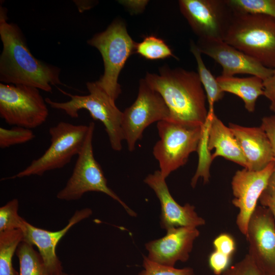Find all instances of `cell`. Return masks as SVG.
Instances as JSON below:
<instances>
[{"instance_id": "obj_32", "label": "cell", "mask_w": 275, "mask_h": 275, "mask_svg": "<svg viewBox=\"0 0 275 275\" xmlns=\"http://www.w3.org/2000/svg\"><path fill=\"white\" fill-rule=\"evenodd\" d=\"M261 127L266 133L272 148L275 161V114L264 117Z\"/></svg>"}, {"instance_id": "obj_14", "label": "cell", "mask_w": 275, "mask_h": 275, "mask_svg": "<svg viewBox=\"0 0 275 275\" xmlns=\"http://www.w3.org/2000/svg\"><path fill=\"white\" fill-rule=\"evenodd\" d=\"M196 45L202 53L210 57L221 66L223 76L247 74L259 77L263 80L272 73V69L264 66L223 40L198 39Z\"/></svg>"}, {"instance_id": "obj_29", "label": "cell", "mask_w": 275, "mask_h": 275, "mask_svg": "<svg viewBox=\"0 0 275 275\" xmlns=\"http://www.w3.org/2000/svg\"><path fill=\"white\" fill-rule=\"evenodd\" d=\"M221 275H264L252 258L246 254L240 261L230 266Z\"/></svg>"}, {"instance_id": "obj_25", "label": "cell", "mask_w": 275, "mask_h": 275, "mask_svg": "<svg viewBox=\"0 0 275 275\" xmlns=\"http://www.w3.org/2000/svg\"><path fill=\"white\" fill-rule=\"evenodd\" d=\"M134 52L151 60L174 57L172 50L164 41L154 35L147 36L142 42L136 43Z\"/></svg>"}, {"instance_id": "obj_26", "label": "cell", "mask_w": 275, "mask_h": 275, "mask_svg": "<svg viewBox=\"0 0 275 275\" xmlns=\"http://www.w3.org/2000/svg\"><path fill=\"white\" fill-rule=\"evenodd\" d=\"M19 201L13 199L0 208V232L23 228L26 220L18 214Z\"/></svg>"}, {"instance_id": "obj_28", "label": "cell", "mask_w": 275, "mask_h": 275, "mask_svg": "<svg viewBox=\"0 0 275 275\" xmlns=\"http://www.w3.org/2000/svg\"><path fill=\"white\" fill-rule=\"evenodd\" d=\"M142 270L139 275H190L194 272L190 267L176 268L160 264L151 261L147 256L143 257Z\"/></svg>"}, {"instance_id": "obj_10", "label": "cell", "mask_w": 275, "mask_h": 275, "mask_svg": "<svg viewBox=\"0 0 275 275\" xmlns=\"http://www.w3.org/2000/svg\"><path fill=\"white\" fill-rule=\"evenodd\" d=\"M169 118L170 111L161 95L145 79H141L136 100L123 112L122 129L128 150H134L136 142L148 126Z\"/></svg>"}, {"instance_id": "obj_7", "label": "cell", "mask_w": 275, "mask_h": 275, "mask_svg": "<svg viewBox=\"0 0 275 275\" xmlns=\"http://www.w3.org/2000/svg\"><path fill=\"white\" fill-rule=\"evenodd\" d=\"M95 124H89V131L84 146L77 155L72 173L66 185L57 194V198L67 201L80 199L87 192L104 193L117 201L131 216L137 214L131 210L107 184L102 169L95 159L92 140Z\"/></svg>"}, {"instance_id": "obj_23", "label": "cell", "mask_w": 275, "mask_h": 275, "mask_svg": "<svg viewBox=\"0 0 275 275\" xmlns=\"http://www.w3.org/2000/svg\"><path fill=\"white\" fill-rule=\"evenodd\" d=\"M30 243L22 241L16 254L19 260V275H51L39 252Z\"/></svg>"}, {"instance_id": "obj_8", "label": "cell", "mask_w": 275, "mask_h": 275, "mask_svg": "<svg viewBox=\"0 0 275 275\" xmlns=\"http://www.w3.org/2000/svg\"><path fill=\"white\" fill-rule=\"evenodd\" d=\"M89 131V124L74 125L61 121L50 127V145L39 158L11 179L33 175L42 176L45 172L61 169L80 152Z\"/></svg>"}, {"instance_id": "obj_33", "label": "cell", "mask_w": 275, "mask_h": 275, "mask_svg": "<svg viewBox=\"0 0 275 275\" xmlns=\"http://www.w3.org/2000/svg\"><path fill=\"white\" fill-rule=\"evenodd\" d=\"M264 94L271 102L275 101V68L272 74L263 80Z\"/></svg>"}, {"instance_id": "obj_30", "label": "cell", "mask_w": 275, "mask_h": 275, "mask_svg": "<svg viewBox=\"0 0 275 275\" xmlns=\"http://www.w3.org/2000/svg\"><path fill=\"white\" fill-rule=\"evenodd\" d=\"M231 257L214 250L208 258L209 266L215 275H221L230 266Z\"/></svg>"}, {"instance_id": "obj_4", "label": "cell", "mask_w": 275, "mask_h": 275, "mask_svg": "<svg viewBox=\"0 0 275 275\" xmlns=\"http://www.w3.org/2000/svg\"><path fill=\"white\" fill-rule=\"evenodd\" d=\"M87 43L99 51L103 61L104 73L96 81L115 101L121 93L118 81L119 74L134 52L136 43L120 19L115 20L104 31L95 34Z\"/></svg>"}, {"instance_id": "obj_11", "label": "cell", "mask_w": 275, "mask_h": 275, "mask_svg": "<svg viewBox=\"0 0 275 275\" xmlns=\"http://www.w3.org/2000/svg\"><path fill=\"white\" fill-rule=\"evenodd\" d=\"M178 4L198 39L223 40L234 14L226 0H180Z\"/></svg>"}, {"instance_id": "obj_17", "label": "cell", "mask_w": 275, "mask_h": 275, "mask_svg": "<svg viewBox=\"0 0 275 275\" xmlns=\"http://www.w3.org/2000/svg\"><path fill=\"white\" fill-rule=\"evenodd\" d=\"M92 210L85 208L75 211L67 224L62 229L51 231L34 226L26 221L22 229L23 240L38 249L51 275L63 271L61 262L56 254V247L60 240L75 225L90 217Z\"/></svg>"}, {"instance_id": "obj_16", "label": "cell", "mask_w": 275, "mask_h": 275, "mask_svg": "<svg viewBox=\"0 0 275 275\" xmlns=\"http://www.w3.org/2000/svg\"><path fill=\"white\" fill-rule=\"evenodd\" d=\"M200 232L196 227H180L167 230L163 237L145 244L147 257L163 265L174 267L177 261L186 262Z\"/></svg>"}, {"instance_id": "obj_9", "label": "cell", "mask_w": 275, "mask_h": 275, "mask_svg": "<svg viewBox=\"0 0 275 275\" xmlns=\"http://www.w3.org/2000/svg\"><path fill=\"white\" fill-rule=\"evenodd\" d=\"M46 103L36 88L0 84V116L10 125L30 129L40 126L48 116Z\"/></svg>"}, {"instance_id": "obj_39", "label": "cell", "mask_w": 275, "mask_h": 275, "mask_svg": "<svg viewBox=\"0 0 275 275\" xmlns=\"http://www.w3.org/2000/svg\"><path fill=\"white\" fill-rule=\"evenodd\" d=\"M264 275H275V271L269 273H264Z\"/></svg>"}, {"instance_id": "obj_12", "label": "cell", "mask_w": 275, "mask_h": 275, "mask_svg": "<svg viewBox=\"0 0 275 275\" xmlns=\"http://www.w3.org/2000/svg\"><path fill=\"white\" fill-rule=\"evenodd\" d=\"M248 254L264 273L275 271V219L267 207L257 206L249 221Z\"/></svg>"}, {"instance_id": "obj_20", "label": "cell", "mask_w": 275, "mask_h": 275, "mask_svg": "<svg viewBox=\"0 0 275 275\" xmlns=\"http://www.w3.org/2000/svg\"><path fill=\"white\" fill-rule=\"evenodd\" d=\"M216 80L224 92L233 94L240 98L245 109L250 113L255 111L258 97L264 94L263 79L256 76L241 78L221 75L216 77Z\"/></svg>"}, {"instance_id": "obj_15", "label": "cell", "mask_w": 275, "mask_h": 275, "mask_svg": "<svg viewBox=\"0 0 275 275\" xmlns=\"http://www.w3.org/2000/svg\"><path fill=\"white\" fill-rule=\"evenodd\" d=\"M144 182L154 190L160 201V225L162 229L167 230L180 227L197 228L205 224L204 219L196 212L194 206L189 203L181 206L174 200L159 170L149 174Z\"/></svg>"}, {"instance_id": "obj_31", "label": "cell", "mask_w": 275, "mask_h": 275, "mask_svg": "<svg viewBox=\"0 0 275 275\" xmlns=\"http://www.w3.org/2000/svg\"><path fill=\"white\" fill-rule=\"evenodd\" d=\"M215 250L232 257L236 249V243L233 237L227 233L218 235L213 240Z\"/></svg>"}, {"instance_id": "obj_27", "label": "cell", "mask_w": 275, "mask_h": 275, "mask_svg": "<svg viewBox=\"0 0 275 275\" xmlns=\"http://www.w3.org/2000/svg\"><path fill=\"white\" fill-rule=\"evenodd\" d=\"M35 138V135L30 129L16 126L9 129L0 127L1 149L26 143Z\"/></svg>"}, {"instance_id": "obj_5", "label": "cell", "mask_w": 275, "mask_h": 275, "mask_svg": "<svg viewBox=\"0 0 275 275\" xmlns=\"http://www.w3.org/2000/svg\"><path fill=\"white\" fill-rule=\"evenodd\" d=\"M86 85L89 92L87 95L67 94L70 99L66 102H56L49 98L45 99V102L54 109L64 111L73 118L78 117L79 111L87 110L93 119L103 123L112 148L116 151L121 150L124 140L122 129L123 112L96 81Z\"/></svg>"}, {"instance_id": "obj_18", "label": "cell", "mask_w": 275, "mask_h": 275, "mask_svg": "<svg viewBox=\"0 0 275 275\" xmlns=\"http://www.w3.org/2000/svg\"><path fill=\"white\" fill-rule=\"evenodd\" d=\"M233 132L242 150L251 171H261L274 161L270 142L262 128L249 127L230 123Z\"/></svg>"}, {"instance_id": "obj_35", "label": "cell", "mask_w": 275, "mask_h": 275, "mask_svg": "<svg viewBox=\"0 0 275 275\" xmlns=\"http://www.w3.org/2000/svg\"><path fill=\"white\" fill-rule=\"evenodd\" d=\"M259 200L262 206L270 209L275 219V197L263 192Z\"/></svg>"}, {"instance_id": "obj_6", "label": "cell", "mask_w": 275, "mask_h": 275, "mask_svg": "<svg viewBox=\"0 0 275 275\" xmlns=\"http://www.w3.org/2000/svg\"><path fill=\"white\" fill-rule=\"evenodd\" d=\"M204 125H188L170 120L157 122L160 139L153 147V154L158 161L163 178L184 166L189 155L198 151Z\"/></svg>"}, {"instance_id": "obj_37", "label": "cell", "mask_w": 275, "mask_h": 275, "mask_svg": "<svg viewBox=\"0 0 275 275\" xmlns=\"http://www.w3.org/2000/svg\"><path fill=\"white\" fill-rule=\"evenodd\" d=\"M270 109L275 114V101L271 102L270 106Z\"/></svg>"}, {"instance_id": "obj_21", "label": "cell", "mask_w": 275, "mask_h": 275, "mask_svg": "<svg viewBox=\"0 0 275 275\" xmlns=\"http://www.w3.org/2000/svg\"><path fill=\"white\" fill-rule=\"evenodd\" d=\"M190 50L194 56L198 68V74L206 93L208 103V113L213 112L214 104L221 100L225 94L219 84L211 72L206 67L202 58V53L196 43L191 40Z\"/></svg>"}, {"instance_id": "obj_22", "label": "cell", "mask_w": 275, "mask_h": 275, "mask_svg": "<svg viewBox=\"0 0 275 275\" xmlns=\"http://www.w3.org/2000/svg\"><path fill=\"white\" fill-rule=\"evenodd\" d=\"M23 240L21 229L0 232V275H19L12 265V258Z\"/></svg>"}, {"instance_id": "obj_34", "label": "cell", "mask_w": 275, "mask_h": 275, "mask_svg": "<svg viewBox=\"0 0 275 275\" xmlns=\"http://www.w3.org/2000/svg\"><path fill=\"white\" fill-rule=\"evenodd\" d=\"M147 1H121L120 3L125 6L131 13H138L144 10Z\"/></svg>"}, {"instance_id": "obj_13", "label": "cell", "mask_w": 275, "mask_h": 275, "mask_svg": "<svg viewBox=\"0 0 275 275\" xmlns=\"http://www.w3.org/2000/svg\"><path fill=\"white\" fill-rule=\"evenodd\" d=\"M274 166L275 161H272L261 171H251L244 168L236 171L232 178L231 185L234 198L232 202L239 209L236 223L240 232L244 236L250 218L266 187Z\"/></svg>"}, {"instance_id": "obj_36", "label": "cell", "mask_w": 275, "mask_h": 275, "mask_svg": "<svg viewBox=\"0 0 275 275\" xmlns=\"http://www.w3.org/2000/svg\"><path fill=\"white\" fill-rule=\"evenodd\" d=\"M263 192L275 197V166L269 177L266 187Z\"/></svg>"}, {"instance_id": "obj_1", "label": "cell", "mask_w": 275, "mask_h": 275, "mask_svg": "<svg viewBox=\"0 0 275 275\" xmlns=\"http://www.w3.org/2000/svg\"><path fill=\"white\" fill-rule=\"evenodd\" d=\"M7 10L0 8V80L4 84L22 85L52 92V85H63L60 68L42 62L31 53L22 31L8 23Z\"/></svg>"}, {"instance_id": "obj_19", "label": "cell", "mask_w": 275, "mask_h": 275, "mask_svg": "<svg viewBox=\"0 0 275 275\" xmlns=\"http://www.w3.org/2000/svg\"><path fill=\"white\" fill-rule=\"evenodd\" d=\"M207 125V148L215 149L211 160L217 156L236 163L247 168V163L242 150L233 132L214 114L208 113Z\"/></svg>"}, {"instance_id": "obj_40", "label": "cell", "mask_w": 275, "mask_h": 275, "mask_svg": "<svg viewBox=\"0 0 275 275\" xmlns=\"http://www.w3.org/2000/svg\"><path fill=\"white\" fill-rule=\"evenodd\" d=\"M190 275H195V274L194 273V272H193V273L190 274Z\"/></svg>"}, {"instance_id": "obj_24", "label": "cell", "mask_w": 275, "mask_h": 275, "mask_svg": "<svg viewBox=\"0 0 275 275\" xmlns=\"http://www.w3.org/2000/svg\"><path fill=\"white\" fill-rule=\"evenodd\" d=\"M234 13L262 15L275 18V0H226Z\"/></svg>"}, {"instance_id": "obj_38", "label": "cell", "mask_w": 275, "mask_h": 275, "mask_svg": "<svg viewBox=\"0 0 275 275\" xmlns=\"http://www.w3.org/2000/svg\"><path fill=\"white\" fill-rule=\"evenodd\" d=\"M57 275H73V274H68V273H67L66 272H64L63 271L58 273V274Z\"/></svg>"}, {"instance_id": "obj_3", "label": "cell", "mask_w": 275, "mask_h": 275, "mask_svg": "<svg viewBox=\"0 0 275 275\" xmlns=\"http://www.w3.org/2000/svg\"><path fill=\"white\" fill-rule=\"evenodd\" d=\"M223 40L264 66L275 68L274 18L234 13Z\"/></svg>"}, {"instance_id": "obj_2", "label": "cell", "mask_w": 275, "mask_h": 275, "mask_svg": "<svg viewBox=\"0 0 275 275\" xmlns=\"http://www.w3.org/2000/svg\"><path fill=\"white\" fill-rule=\"evenodd\" d=\"M148 85L162 97L170 111L169 120L203 126L207 119L206 95L198 73L163 66L159 74L147 73Z\"/></svg>"}]
</instances>
